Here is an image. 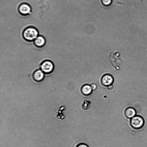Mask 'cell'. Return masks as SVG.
<instances>
[{"instance_id":"cell-8","label":"cell","mask_w":147,"mask_h":147,"mask_svg":"<svg viewBox=\"0 0 147 147\" xmlns=\"http://www.w3.org/2000/svg\"><path fill=\"white\" fill-rule=\"evenodd\" d=\"M136 114L135 109L132 107H128L125 111L124 115L126 117L131 119L135 116Z\"/></svg>"},{"instance_id":"cell-5","label":"cell","mask_w":147,"mask_h":147,"mask_svg":"<svg viewBox=\"0 0 147 147\" xmlns=\"http://www.w3.org/2000/svg\"><path fill=\"white\" fill-rule=\"evenodd\" d=\"M113 80V78L112 76L109 74H106L102 77L101 82L103 86H108L112 84Z\"/></svg>"},{"instance_id":"cell-12","label":"cell","mask_w":147,"mask_h":147,"mask_svg":"<svg viewBox=\"0 0 147 147\" xmlns=\"http://www.w3.org/2000/svg\"><path fill=\"white\" fill-rule=\"evenodd\" d=\"M91 86L92 90H95L96 88V86L95 84H92Z\"/></svg>"},{"instance_id":"cell-3","label":"cell","mask_w":147,"mask_h":147,"mask_svg":"<svg viewBox=\"0 0 147 147\" xmlns=\"http://www.w3.org/2000/svg\"><path fill=\"white\" fill-rule=\"evenodd\" d=\"M54 66L53 63L50 61H44L41 63L40 68L41 70L44 73L49 74L53 71Z\"/></svg>"},{"instance_id":"cell-6","label":"cell","mask_w":147,"mask_h":147,"mask_svg":"<svg viewBox=\"0 0 147 147\" xmlns=\"http://www.w3.org/2000/svg\"><path fill=\"white\" fill-rule=\"evenodd\" d=\"M34 45L38 48H41L45 45L46 41L45 38L42 35H38L33 41Z\"/></svg>"},{"instance_id":"cell-9","label":"cell","mask_w":147,"mask_h":147,"mask_svg":"<svg viewBox=\"0 0 147 147\" xmlns=\"http://www.w3.org/2000/svg\"><path fill=\"white\" fill-rule=\"evenodd\" d=\"M81 91L82 94L84 95L88 96L92 93V89L91 86L88 84H86L82 86Z\"/></svg>"},{"instance_id":"cell-7","label":"cell","mask_w":147,"mask_h":147,"mask_svg":"<svg viewBox=\"0 0 147 147\" xmlns=\"http://www.w3.org/2000/svg\"><path fill=\"white\" fill-rule=\"evenodd\" d=\"M32 76L33 79L35 81L40 82L43 79L44 75L41 70L38 69L34 71Z\"/></svg>"},{"instance_id":"cell-13","label":"cell","mask_w":147,"mask_h":147,"mask_svg":"<svg viewBox=\"0 0 147 147\" xmlns=\"http://www.w3.org/2000/svg\"><path fill=\"white\" fill-rule=\"evenodd\" d=\"M113 85H111L109 86H108L107 89L108 90H111L113 89Z\"/></svg>"},{"instance_id":"cell-2","label":"cell","mask_w":147,"mask_h":147,"mask_svg":"<svg viewBox=\"0 0 147 147\" xmlns=\"http://www.w3.org/2000/svg\"><path fill=\"white\" fill-rule=\"evenodd\" d=\"M130 123L131 126L134 129H139L142 128L144 124V120L141 116H135L131 118Z\"/></svg>"},{"instance_id":"cell-10","label":"cell","mask_w":147,"mask_h":147,"mask_svg":"<svg viewBox=\"0 0 147 147\" xmlns=\"http://www.w3.org/2000/svg\"><path fill=\"white\" fill-rule=\"evenodd\" d=\"M112 2V0H101V3L104 6H108L110 5Z\"/></svg>"},{"instance_id":"cell-4","label":"cell","mask_w":147,"mask_h":147,"mask_svg":"<svg viewBox=\"0 0 147 147\" xmlns=\"http://www.w3.org/2000/svg\"><path fill=\"white\" fill-rule=\"evenodd\" d=\"M18 10L20 14L24 16H29L32 13V8L30 6L26 3L20 4L18 7Z\"/></svg>"},{"instance_id":"cell-11","label":"cell","mask_w":147,"mask_h":147,"mask_svg":"<svg viewBox=\"0 0 147 147\" xmlns=\"http://www.w3.org/2000/svg\"><path fill=\"white\" fill-rule=\"evenodd\" d=\"M76 147H89L87 144L83 143H81L78 144Z\"/></svg>"},{"instance_id":"cell-1","label":"cell","mask_w":147,"mask_h":147,"mask_svg":"<svg viewBox=\"0 0 147 147\" xmlns=\"http://www.w3.org/2000/svg\"><path fill=\"white\" fill-rule=\"evenodd\" d=\"M22 35L25 41L29 42H33L38 36V32L36 28L30 26L24 30Z\"/></svg>"}]
</instances>
